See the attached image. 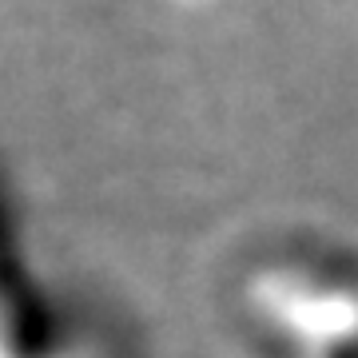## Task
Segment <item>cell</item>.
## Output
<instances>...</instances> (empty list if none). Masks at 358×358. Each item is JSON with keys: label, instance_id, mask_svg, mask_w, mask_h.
<instances>
[]
</instances>
